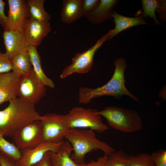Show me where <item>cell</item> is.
Segmentation results:
<instances>
[{
	"mask_svg": "<svg viewBox=\"0 0 166 166\" xmlns=\"http://www.w3.org/2000/svg\"><path fill=\"white\" fill-rule=\"evenodd\" d=\"M107 156L106 166H127L126 159L127 155L122 150L116 151Z\"/></svg>",
	"mask_w": 166,
	"mask_h": 166,
	"instance_id": "cell-25",
	"label": "cell"
},
{
	"mask_svg": "<svg viewBox=\"0 0 166 166\" xmlns=\"http://www.w3.org/2000/svg\"><path fill=\"white\" fill-rule=\"evenodd\" d=\"M117 0H100L97 8L84 16L91 23L95 25L101 24L112 19L113 8L118 2Z\"/></svg>",
	"mask_w": 166,
	"mask_h": 166,
	"instance_id": "cell-15",
	"label": "cell"
},
{
	"mask_svg": "<svg viewBox=\"0 0 166 166\" xmlns=\"http://www.w3.org/2000/svg\"><path fill=\"white\" fill-rule=\"evenodd\" d=\"M20 77L13 72L0 74V105L17 97Z\"/></svg>",
	"mask_w": 166,
	"mask_h": 166,
	"instance_id": "cell-14",
	"label": "cell"
},
{
	"mask_svg": "<svg viewBox=\"0 0 166 166\" xmlns=\"http://www.w3.org/2000/svg\"><path fill=\"white\" fill-rule=\"evenodd\" d=\"M65 139L70 143L73 148L71 157L80 164H86L85 155L93 151L101 150L107 156L116 151L107 143L97 138L94 131L90 129L69 128Z\"/></svg>",
	"mask_w": 166,
	"mask_h": 166,
	"instance_id": "cell-3",
	"label": "cell"
},
{
	"mask_svg": "<svg viewBox=\"0 0 166 166\" xmlns=\"http://www.w3.org/2000/svg\"><path fill=\"white\" fill-rule=\"evenodd\" d=\"M46 90L32 69L29 74L20 77L17 96L34 105L46 95Z\"/></svg>",
	"mask_w": 166,
	"mask_h": 166,
	"instance_id": "cell-8",
	"label": "cell"
},
{
	"mask_svg": "<svg viewBox=\"0 0 166 166\" xmlns=\"http://www.w3.org/2000/svg\"><path fill=\"white\" fill-rule=\"evenodd\" d=\"M11 69V60L5 53L0 51V74L10 72Z\"/></svg>",
	"mask_w": 166,
	"mask_h": 166,
	"instance_id": "cell-26",
	"label": "cell"
},
{
	"mask_svg": "<svg viewBox=\"0 0 166 166\" xmlns=\"http://www.w3.org/2000/svg\"><path fill=\"white\" fill-rule=\"evenodd\" d=\"M97 111L91 108H72L65 114L69 128L90 129L99 133L105 131L108 127L103 122Z\"/></svg>",
	"mask_w": 166,
	"mask_h": 166,
	"instance_id": "cell-5",
	"label": "cell"
},
{
	"mask_svg": "<svg viewBox=\"0 0 166 166\" xmlns=\"http://www.w3.org/2000/svg\"><path fill=\"white\" fill-rule=\"evenodd\" d=\"M12 72L20 77L30 74L33 69L28 51L21 53L11 60Z\"/></svg>",
	"mask_w": 166,
	"mask_h": 166,
	"instance_id": "cell-20",
	"label": "cell"
},
{
	"mask_svg": "<svg viewBox=\"0 0 166 166\" xmlns=\"http://www.w3.org/2000/svg\"><path fill=\"white\" fill-rule=\"evenodd\" d=\"M97 113L106 119L110 127L123 132H134L143 128L141 118L134 110L110 106Z\"/></svg>",
	"mask_w": 166,
	"mask_h": 166,
	"instance_id": "cell-4",
	"label": "cell"
},
{
	"mask_svg": "<svg viewBox=\"0 0 166 166\" xmlns=\"http://www.w3.org/2000/svg\"><path fill=\"white\" fill-rule=\"evenodd\" d=\"M113 30V29L109 30L88 49L81 53L77 52L72 58L71 63L63 70L60 78L64 79L74 73H85L89 72L93 66L96 52L108 39Z\"/></svg>",
	"mask_w": 166,
	"mask_h": 166,
	"instance_id": "cell-6",
	"label": "cell"
},
{
	"mask_svg": "<svg viewBox=\"0 0 166 166\" xmlns=\"http://www.w3.org/2000/svg\"><path fill=\"white\" fill-rule=\"evenodd\" d=\"M2 36L5 53L11 60L17 54L27 51L29 45L24 32L4 30Z\"/></svg>",
	"mask_w": 166,
	"mask_h": 166,
	"instance_id": "cell-13",
	"label": "cell"
},
{
	"mask_svg": "<svg viewBox=\"0 0 166 166\" xmlns=\"http://www.w3.org/2000/svg\"><path fill=\"white\" fill-rule=\"evenodd\" d=\"M160 14L162 22L166 20V1L161 0L160 5L156 10Z\"/></svg>",
	"mask_w": 166,
	"mask_h": 166,
	"instance_id": "cell-32",
	"label": "cell"
},
{
	"mask_svg": "<svg viewBox=\"0 0 166 166\" xmlns=\"http://www.w3.org/2000/svg\"><path fill=\"white\" fill-rule=\"evenodd\" d=\"M8 23L6 30L23 32L27 19L30 17L26 0H8Z\"/></svg>",
	"mask_w": 166,
	"mask_h": 166,
	"instance_id": "cell-10",
	"label": "cell"
},
{
	"mask_svg": "<svg viewBox=\"0 0 166 166\" xmlns=\"http://www.w3.org/2000/svg\"><path fill=\"white\" fill-rule=\"evenodd\" d=\"M27 51L33 70L37 77L44 86L51 88H54L55 85L53 82L46 76L42 69L41 58L37 51V47L29 45Z\"/></svg>",
	"mask_w": 166,
	"mask_h": 166,
	"instance_id": "cell-19",
	"label": "cell"
},
{
	"mask_svg": "<svg viewBox=\"0 0 166 166\" xmlns=\"http://www.w3.org/2000/svg\"><path fill=\"white\" fill-rule=\"evenodd\" d=\"M83 16L92 12L97 6L100 0H82Z\"/></svg>",
	"mask_w": 166,
	"mask_h": 166,
	"instance_id": "cell-27",
	"label": "cell"
},
{
	"mask_svg": "<svg viewBox=\"0 0 166 166\" xmlns=\"http://www.w3.org/2000/svg\"><path fill=\"white\" fill-rule=\"evenodd\" d=\"M0 152L8 156L16 161H19L22 157L21 150L14 143L8 141L0 134Z\"/></svg>",
	"mask_w": 166,
	"mask_h": 166,
	"instance_id": "cell-23",
	"label": "cell"
},
{
	"mask_svg": "<svg viewBox=\"0 0 166 166\" xmlns=\"http://www.w3.org/2000/svg\"><path fill=\"white\" fill-rule=\"evenodd\" d=\"M126 164L127 166H156L151 154L144 152L136 156L127 155Z\"/></svg>",
	"mask_w": 166,
	"mask_h": 166,
	"instance_id": "cell-22",
	"label": "cell"
},
{
	"mask_svg": "<svg viewBox=\"0 0 166 166\" xmlns=\"http://www.w3.org/2000/svg\"><path fill=\"white\" fill-rule=\"evenodd\" d=\"M32 166H52L49 152H47L40 161Z\"/></svg>",
	"mask_w": 166,
	"mask_h": 166,
	"instance_id": "cell-31",
	"label": "cell"
},
{
	"mask_svg": "<svg viewBox=\"0 0 166 166\" xmlns=\"http://www.w3.org/2000/svg\"><path fill=\"white\" fill-rule=\"evenodd\" d=\"M41 118L34 104L17 97L10 101L8 106L0 110V134L13 138L27 124Z\"/></svg>",
	"mask_w": 166,
	"mask_h": 166,
	"instance_id": "cell-1",
	"label": "cell"
},
{
	"mask_svg": "<svg viewBox=\"0 0 166 166\" xmlns=\"http://www.w3.org/2000/svg\"><path fill=\"white\" fill-rule=\"evenodd\" d=\"M0 166H18L17 161L0 152Z\"/></svg>",
	"mask_w": 166,
	"mask_h": 166,
	"instance_id": "cell-28",
	"label": "cell"
},
{
	"mask_svg": "<svg viewBox=\"0 0 166 166\" xmlns=\"http://www.w3.org/2000/svg\"><path fill=\"white\" fill-rule=\"evenodd\" d=\"M51 30L49 22L37 21L30 16L25 24L23 32L28 45L37 47Z\"/></svg>",
	"mask_w": 166,
	"mask_h": 166,
	"instance_id": "cell-12",
	"label": "cell"
},
{
	"mask_svg": "<svg viewBox=\"0 0 166 166\" xmlns=\"http://www.w3.org/2000/svg\"><path fill=\"white\" fill-rule=\"evenodd\" d=\"M141 1L143 12L141 16L143 18L149 16L154 20L155 24L161 25L157 19L155 14L156 10L159 7L161 0H142Z\"/></svg>",
	"mask_w": 166,
	"mask_h": 166,
	"instance_id": "cell-24",
	"label": "cell"
},
{
	"mask_svg": "<svg viewBox=\"0 0 166 166\" xmlns=\"http://www.w3.org/2000/svg\"><path fill=\"white\" fill-rule=\"evenodd\" d=\"M42 137L40 120H36L25 126L12 138L14 144L22 150L36 147L42 141Z\"/></svg>",
	"mask_w": 166,
	"mask_h": 166,
	"instance_id": "cell-9",
	"label": "cell"
},
{
	"mask_svg": "<svg viewBox=\"0 0 166 166\" xmlns=\"http://www.w3.org/2000/svg\"><path fill=\"white\" fill-rule=\"evenodd\" d=\"M108 160V156L105 154L98 158L96 160H92L84 166H106Z\"/></svg>",
	"mask_w": 166,
	"mask_h": 166,
	"instance_id": "cell-30",
	"label": "cell"
},
{
	"mask_svg": "<svg viewBox=\"0 0 166 166\" xmlns=\"http://www.w3.org/2000/svg\"><path fill=\"white\" fill-rule=\"evenodd\" d=\"M5 2L2 0H0V25L4 30H6L7 26L8 18L5 13Z\"/></svg>",
	"mask_w": 166,
	"mask_h": 166,
	"instance_id": "cell-29",
	"label": "cell"
},
{
	"mask_svg": "<svg viewBox=\"0 0 166 166\" xmlns=\"http://www.w3.org/2000/svg\"><path fill=\"white\" fill-rule=\"evenodd\" d=\"M30 16L35 20L49 22L51 16L45 10V0H26Z\"/></svg>",
	"mask_w": 166,
	"mask_h": 166,
	"instance_id": "cell-21",
	"label": "cell"
},
{
	"mask_svg": "<svg viewBox=\"0 0 166 166\" xmlns=\"http://www.w3.org/2000/svg\"><path fill=\"white\" fill-rule=\"evenodd\" d=\"M82 0H64L60 16L62 22L69 24L83 16Z\"/></svg>",
	"mask_w": 166,
	"mask_h": 166,
	"instance_id": "cell-18",
	"label": "cell"
},
{
	"mask_svg": "<svg viewBox=\"0 0 166 166\" xmlns=\"http://www.w3.org/2000/svg\"><path fill=\"white\" fill-rule=\"evenodd\" d=\"M111 16L114 18L113 21L115 26L108 38L109 41L117 34L130 27L142 24H149L143 17L139 15L135 17H129L120 15L113 11Z\"/></svg>",
	"mask_w": 166,
	"mask_h": 166,
	"instance_id": "cell-17",
	"label": "cell"
},
{
	"mask_svg": "<svg viewBox=\"0 0 166 166\" xmlns=\"http://www.w3.org/2000/svg\"><path fill=\"white\" fill-rule=\"evenodd\" d=\"M115 69L114 73L109 81L103 86L95 88L81 87L78 92L79 102L87 104L95 98L104 96H111L119 99L126 95L136 101L138 98L131 93L125 86L124 71L127 66L126 60L122 58L114 61Z\"/></svg>",
	"mask_w": 166,
	"mask_h": 166,
	"instance_id": "cell-2",
	"label": "cell"
},
{
	"mask_svg": "<svg viewBox=\"0 0 166 166\" xmlns=\"http://www.w3.org/2000/svg\"><path fill=\"white\" fill-rule=\"evenodd\" d=\"M73 148L67 140L64 141L56 152H49L52 166H84L78 164L71 157Z\"/></svg>",
	"mask_w": 166,
	"mask_h": 166,
	"instance_id": "cell-16",
	"label": "cell"
},
{
	"mask_svg": "<svg viewBox=\"0 0 166 166\" xmlns=\"http://www.w3.org/2000/svg\"><path fill=\"white\" fill-rule=\"evenodd\" d=\"M43 130L42 141L58 143L62 141L69 128L65 115L48 113L40 120Z\"/></svg>",
	"mask_w": 166,
	"mask_h": 166,
	"instance_id": "cell-7",
	"label": "cell"
},
{
	"mask_svg": "<svg viewBox=\"0 0 166 166\" xmlns=\"http://www.w3.org/2000/svg\"><path fill=\"white\" fill-rule=\"evenodd\" d=\"M64 141L58 143L42 141L32 149L21 150L22 157L17 161L18 166H32L40 161L48 152H57Z\"/></svg>",
	"mask_w": 166,
	"mask_h": 166,
	"instance_id": "cell-11",
	"label": "cell"
}]
</instances>
